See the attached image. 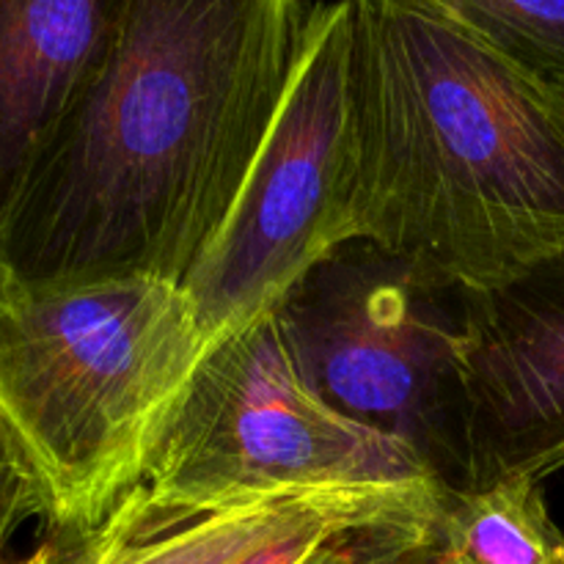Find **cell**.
<instances>
[{"label": "cell", "mask_w": 564, "mask_h": 564, "mask_svg": "<svg viewBox=\"0 0 564 564\" xmlns=\"http://www.w3.org/2000/svg\"><path fill=\"white\" fill-rule=\"evenodd\" d=\"M308 0H132L99 75L0 231L25 284H182L235 207L281 108Z\"/></svg>", "instance_id": "6da1fadb"}, {"label": "cell", "mask_w": 564, "mask_h": 564, "mask_svg": "<svg viewBox=\"0 0 564 564\" xmlns=\"http://www.w3.org/2000/svg\"><path fill=\"white\" fill-rule=\"evenodd\" d=\"M358 237L468 292L564 251V113L435 0H350Z\"/></svg>", "instance_id": "7a4b0ae2"}, {"label": "cell", "mask_w": 564, "mask_h": 564, "mask_svg": "<svg viewBox=\"0 0 564 564\" xmlns=\"http://www.w3.org/2000/svg\"><path fill=\"white\" fill-rule=\"evenodd\" d=\"M204 356L180 284L0 273V422L42 479V527L97 521L147 479Z\"/></svg>", "instance_id": "3957f363"}, {"label": "cell", "mask_w": 564, "mask_h": 564, "mask_svg": "<svg viewBox=\"0 0 564 564\" xmlns=\"http://www.w3.org/2000/svg\"><path fill=\"white\" fill-rule=\"evenodd\" d=\"M275 314L303 378L334 411L400 441L441 490L477 488L466 290L352 240Z\"/></svg>", "instance_id": "277c9868"}, {"label": "cell", "mask_w": 564, "mask_h": 564, "mask_svg": "<svg viewBox=\"0 0 564 564\" xmlns=\"http://www.w3.org/2000/svg\"><path fill=\"white\" fill-rule=\"evenodd\" d=\"M358 237L356 17L312 3L295 75L235 207L182 281L209 347L273 314Z\"/></svg>", "instance_id": "5b68a950"}, {"label": "cell", "mask_w": 564, "mask_h": 564, "mask_svg": "<svg viewBox=\"0 0 564 564\" xmlns=\"http://www.w3.org/2000/svg\"><path fill=\"white\" fill-rule=\"evenodd\" d=\"M143 482L191 501L438 488L400 441L341 416L308 386L275 312L209 347Z\"/></svg>", "instance_id": "8992f818"}, {"label": "cell", "mask_w": 564, "mask_h": 564, "mask_svg": "<svg viewBox=\"0 0 564 564\" xmlns=\"http://www.w3.org/2000/svg\"><path fill=\"white\" fill-rule=\"evenodd\" d=\"M477 488L564 471V251L490 292L466 290Z\"/></svg>", "instance_id": "52a82bcc"}, {"label": "cell", "mask_w": 564, "mask_h": 564, "mask_svg": "<svg viewBox=\"0 0 564 564\" xmlns=\"http://www.w3.org/2000/svg\"><path fill=\"white\" fill-rule=\"evenodd\" d=\"M132 0H0V231L121 36Z\"/></svg>", "instance_id": "ba28073f"}, {"label": "cell", "mask_w": 564, "mask_h": 564, "mask_svg": "<svg viewBox=\"0 0 564 564\" xmlns=\"http://www.w3.org/2000/svg\"><path fill=\"white\" fill-rule=\"evenodd\" d=\"M364 490L375 488L191 501L141 482L97 521L42 527L36 549L14 564H237Z\"/></svg>", "instance_id": "9c48e42d"}, {"label": "cell", "mask_w": 564, "mask_h": 564, "mask_svg": "<svg viewBox=\"0 0 564 564\" xmlns=\"http://www.w3.org/2000/svg\"><path fill=\"white\" fill-rule=\"evenodd\" d=\"M435 543L446 564H554L564 534L545 505L543 482L501 477L471 490H444Z\"/></svg>", "instance_id": "30bf717a"}, {"label": "cell", "mask_w": 564, "mask_h": 564, "mask_svg": "<svg viewBox=\"0 0 564 564\" xmlns=\"http://www.w3.org/2000/svg\"><path fill=\"white\" fill-rule=\"evenodd\" d=\"M564 113V0H435Z\"/></svg>", "instance_id": "8fae6325"}, {"label": "cell", "mask_w": 564, "mask_h": 564, "mask_svg": "<svg viewBox=\"0 0 564 564\" xmlns=\"http://www.w3.org/2000/svg\"><path fill=\"white\" fill-rule=\"evenodd\" d=\"M303 564H446L433 529H369L328 540Z\"/></svg>", "instance_id": "7c38bea8"}, {"label": "cell", "mask_w": 564, "mask_h": 564, "mask_svg": "<svg viewBox=\"0 0 564 564\" xmlns=\"http://www.w3.org/2000/svg\"><path fill=\"white\" fill-rule=\"evenodd\" d=\"M31 518H47V496L22 446L0 422V564H11V543Z\"/></svg>", "instance_id": "4fadbf2b"}, {"label": "cell", "mask_w": 564, "mask_h": 564, "mask_svg": "<svg viewBox=\"0 0 564 564\" xmlns=\"http://www.w3.org/2000/svg\"><path fill=\"white\" fill-rule=\"evenodd\" d=\"M554 564H564V543H562L560 554H556V560H554Z\"/></svg>", "instance_id": "5bb4252c"}]
</instances>
